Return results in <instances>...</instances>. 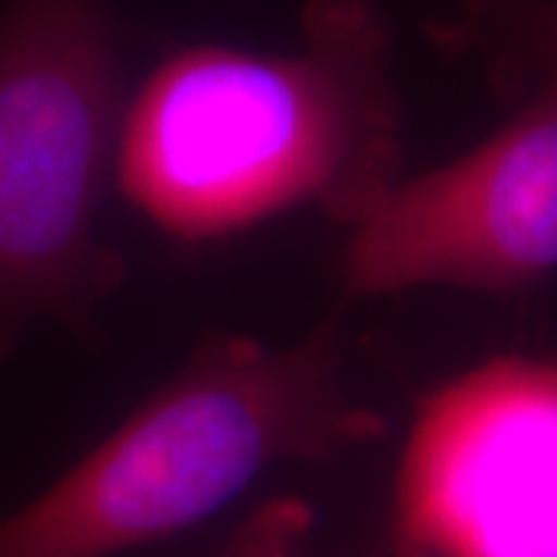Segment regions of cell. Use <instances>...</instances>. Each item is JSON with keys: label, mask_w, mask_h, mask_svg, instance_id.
Listing matches in <instances>:
<instances>
[{"label": "cell", "mask_w": 557, "mask_h": 557, "mask_svg": "<svg viewBox=\"0 0 557 557\" xmlns=\"http://www.w3.org/2000/svg\"><path fill=\"white\" fill-rule=\"evenodd\" d=\"M403 106L375 0H310L285 53L189 47L121 112L115 177L168 236L313 208L357 226L403 177Z\"/></svg>", "instance_id": "6da1fadb"}, {"label": "cell", "mask_w": 557, "mask_h": 557, "mask_svg": "<svg viewBox=\"0 0 557 557\" xmlns=\"http://www.w3.org/2000/svg\"><path fill=\"white\" fill-rule=\"evenodd\" d=\"M384 431L344 384L338 322L288 347L211 338L72 471L0 520V557H115L223 511L282 461Z\"/></svg>", "instance_id": "7a4b0ae2"}, {"label": "cell", "mask_w": 557, "mask_h": 557, "mask_svg": "<svg viewBox=\"0 0 557 557\" xmlns=\"http://www.w3.org/2000/svg\"><path fill=\"white\" fill-rule=\"evenodd\" d=\"M112 0L0 7V359L38 322L81 325L124 278L100 236L115 174Z\"/></svg>", "instance_id": "3957f363"}, {"label": "cell", "mask_w": 557, "mask_h": 557, "mask_svg": "<svg viewBox=\"0 0 557 557\" xmlns=\"http://www.w3.org/2000/svg\"><path fill=\"white\" fill-rule=\"evenodd\" d=\"M533 90L449 164L399 177L341 255L347 298L428 285L511 295L557 270V53L515 50Z\"/></svg>", "instance_id": "277c9868"}, {"label": "cell", "mask_w": 557, "mask_h": 557, "mask_svg": "<svg viewBox=\"0 0 557 557\" xmlns=\"http://www.w3.org/2000/svg\"><path fill=\"white\" fill-rule=\"evenodd\" d=\"M394 539L399 557H557V359H486L421 403Z\"/></svg>", "instance_id": "5b68a950"}, {"label": "cell", "mask_w": 557, "mask_h": 557, "mask_svg": "<svg viewBox=\"0 0 557 557\" xmlns=\"http://www.w3.org/2000/svg\"><path fill=\"white\" fill-rule=\"evenodd\" d=\"M310 530L313 511L304 502H267L255 518L242 523L223 557H313L307 552Z\"/></svg>", "instance_id": "8992f818"}, {"label": "cell", "mask_w": 557, "mask_h": 557, "mask_svg": "<svg viewBox=\"0 0 557 557\" xmlns=\"http://www.w3.org/2000/svg\"><path fill=\"white\" fill-rule=\"evenodd\" d=\"M493 7H508V20L505 22H508L511 50L557 53V0H515V3L498 0Z\"/></svg>", "instance_id": "52a82bcc"}, {"label": "cell", "mask_w": 557, "mask_h": 557, "mask_svg": "<svg viewBox=\"0 0 557 557\" xmlns=\"http://www.w3.org/2000/svg\"><path fill=\"white\" fill-rule=\"evenodd\" d=\"M496 0H471V7H468V16H465V28L471 25V22H478L490 7H493Z\"/></svg>", "instance_id": "ba28073f"}]
</instances>
